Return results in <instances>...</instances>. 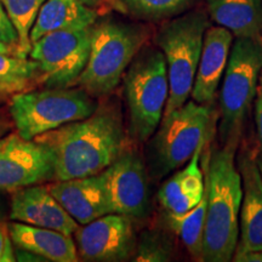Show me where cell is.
Masks as SVG:
<instances>
[{"label": "cell", "instance_id": "cell-13", "mask_svg": "<svg viewBox=\"0 0 262 262\" xmlns=\"http://www.w3.org/2000/svg\"><path fill=\"white\" fill-rule=\"evenodd\" d=\"M10 219L14 221L50 228L73 235L79 224L64 210L48 186L32 185L14 191L10 205Z\"/></svg>", "mask_w": 262, "mask_h": 262}, {"label": "cell", "instance_id": "cell-30", "mask_svg": "<svg viewBox=\"0 0 262 262\" xmlns=\"http://www.w3.org/2000/svg\"><path fill=\"white\" fill-rule=\"evenodd\" d=\"M10 127V125L8 124V122L4 119V118L0 117V137L6 135V131Z\"/></svg>", "mask_w": 262, "mask_h": 262}, {"label": "cell", "instance_id": "cell-23", "mask_svg": "<svg viewBox=\"0 0 262 262\" xmlns=\"http://www.w3.org/2000/svg\"><path fill=\"white\" fill-rule=\"evenodd\" d=\"M118 8L140 21H162L191 8L194 0H114Z\"/></svg>", "mask_w": 262, "mask_h": 262}, {"label": "cell", "instance_id": "cell-22", "mask_svg": "<svg viewBox=\"0 0 262 262\" xmlns=\"http://www.w3.org/2000/svg\"><path fill=\"white\" fill-rule=\"evenodd\" d=\"M38 80L39 68L34 61L0 51V85L6 94L27 91Z\"/></svg>", "mask_w": 262, "mask_h": 262}, {"label": "cell", "instance_id": "cell-24", "mask_svg": "<svg viewBox=\"0 0 262 262\" xmlns=\"http://www.w3.org/2000/svg\"><path fill=\"white\" fill-rule=\"evenodd\" d=\"M0 2L17 32L19 56L28 57L32 48L29 35L45 0H0Z\"/></svg>", "mask_w": 262, "mask_h": 262}, {"label": "cell", "instance_id": "cell-4", "mask_svg": "<svg viewBox=\"0 0 262 262\" xmlns=\"http://www.w3.org/2000/svg\"><path fill=\"white\" fill-rule=\"evenodd\" d=\"M210 21L205 10H187L169 18L157 32L156 44L164 54L168 67L169 100L164 116L183 106L191 97Z\"/></svg>", "mask_w": 262, "mask_h": 262}, {"label": "cell", "instance_id": "cell-27", "mask_svg": "<svg viewBox=\"0 0 262 262\" xmlns=\"http://www.w3.org/2000/svg\"><path fill=\"white\" fill-rule=\"evenodd\" d=\"M16 261L14 243L10 237L9 225L0 220V262Z\"/></svg>", "mask_w": 262, "mask_h": 262}, {"label": "cell", "instance_id": "cell-25", "mask_svg": "<svg viewBox=\"0 0 262 262\" xmlns=\"http://www.w3.org/2000/svg\"><path fill=\"white\" fill-rule=\"evenodd\" d=\"M135 261L163 262L173 258L172 242L160 232H145L137 242Z\"/></svg>", "mask_w": 262, "mask_h": 262}, {"label": "cell", "instance_id": "cell-16", "mask_svg": "<svg viewBox=\"0 0 262 262\" xmlns=\"http://www.w3.org/2000/svg\"><path fill=\"white\" fill-rule=\"evenodd\" d=\"M234 35L221 26H209L203 41L191 97L196 103L210 104L221 83Z\"/></svg>", "mask_w": 262, "mask_h": 262}, {"label": "cell", "instance_id": "cell-2", "mask_svg": "<svg viewBox=\"0 0 262 262\" xmlns=\"http://www.w3.org/2000/svg\"><path fill=\"white\" fill-rule=\"evenodd\" d=\"M238 145L214 147L206 157V215L203 257L204 262L232 261L239 239L242 178L235 166Z\"/></svg>", "mask_w": 262, "mask_h": 262}, {"label": "cell", "instance_id": "cell-15", "mask_svg": "<svg viewBox=\"0 0 262 262\" xmlns=\"http://www.w3.org/2000/svg\"><path fill=\"white\" fill-rule=\"evenodd\" d=\"M242 178L239 239L234 253L262 250V175L254 153L242 152L238 158Z\"/></svg>", "mask_w": 262, "mask_h": 262}, {"label": "cell", "instance_id": "cell-18", "mask_svg": "<svg viewBox=\"0 0 262 262\" xmlns=\"http://www.w3.org/2000/svg\"><path fill=\"white\" fill-rule=\"evenodd\" d=\"M9 232L14 245L38 255L45 261L75 262L79 260L77 245L72 235L18 221L9 225Z\"/></svg>", "mask_w": 262, "mask_h": 262}, {"label": "cell", "instance_id": "cell-6", "mask_svg": "<svg viewBox=\"0 0 262 262\" xmlns=\"http://www.w3.org/2000/svg\"><path fill=\"white\" fill-rule=\"evenodd\" d=\"M262 71V37L234 38L222 81L220 145H239Z\"/></svg>", "mask_w": 262, "mask_h": 262}, {"label": "cell", "instance_id": "cell-8", "mask_svg": "<svg viewBox=\"0 0 262 262\" xmlns=\"http://www.w3.org/2000/svg\"><path fill=\"white\" fill-rule=\"evenodd\" d=\"M210 125V108L193 100L164 116L158 129L148 140L152 178L159 180L185 165L206 140Z\"/></svg>", "mask_w": 262, "mask_h": 262}, {"label": "cell", "instance_id": "cell-9", "mask_svg": "<svg viewBox=\"0 0 262 262\" xmlns=\"http://www.w3.org/2000/svg\"><path fill=\"white\" fill-rule=\"evenodd\" d=\"M93 26L52 32L32 42L29 57L38 64V84L44 88L75 85L89 58Z\"/></svg>", "mask_w": 262, "mask_h": 262}, {"label": "cell", "instance_id": "cell-1", "mask_svg": "<svg viewBox=\"0 0 262 262\" xmlns=\"http://www.w3.org/2000/svg\"><path fill=\"white\" fill-rule=\"evenodd\" d=\"M50 150L55 181L102 172L125 149V130L116 100L98 104L95 112L35 137Z\"/></svg>", "mask_w": 262, "mask_h": 262}, {"label": "cell", "instance_id": "cell-34", "mask_svg": "<svg viewBox=\"0 0 262 262\" xmlns=\"http://www.w3.org/2000/svg\"><path fill=\"white\" fill-rule=\"evenodd\" d=\"M6 95H8V94L5 93V90L3 89V88H2V85H0V101H2L3 98H4V97L6 96Z\"/></svg>", "mask_w": 262, "mask_h": 262}, {"label": "cell", "instance_id": "cell-7", "mask_svg": "<svg viewBox=\"0 0 262 262\" xmlns=\"http://www.w3.org/2000/svg\"><path fill=\"white\" fill-rule=\"evenodd\" d=\"M98 103L81 88H45L21 91L10 98L9 113L16 131L26 140L78 120L95 112Z\"/></svg>", "mask_w": 262, "mask_h": 262}, {"label": "cell", "instance_id": "cell-28", "mask_svg": "<svg viewBox=\"0 0 262 262\" xmlns=\"http://www.w3.org/2000/svg\"><path fill=\"white\" fill-rule=\"evenodd\" d=\"M254 117L257 129L258 142H260V149L262 150V71L260 77H258L256 96H255L254 101Z\"/></svg>", "mask_w": 262, "mask_h": 262}, {"label": "cell", "instance_id": "cell-20", "mask_svg": "<svg viewBox=\"0 0 262 262\" xmlns=\"http://www.w3.org/2000/svg\"><path fill=\"white\" fill-rule=\"evenodd\" d=\"M211 21L234 38L262 37V0H205Z\"/></svg>", "mask_w": 262, "mask_h": 262}, {"label": "cell", "instance_id": "cell-10", "mask_svg": "<svg viewBox=\"0 0 262 262\" xmlns=\"http://www.w3.org/2000/svg\"><path fill=\"white\" fill-rule=\"evenodd\" d=\"M54 179L52 156L44 145L17 133L0 137V189L16 191Z\"/></svg>", "mask_w": 262, "mask_h": 262}, {"label": "cell", "instance_id": "cell-21", "mask_svg": "<svg viewBox=\"0 0 262 262\" xmlns=\"http://www.w3.org/2000/svg\"><path fill=\"white\" fill-rule=\"evenodd\" d=\"M206 215V194L192 210L185 214L176 215L165 212V222L169 229L173 232L192 258L202 261L203 245H204V228Z\"/></svg>", "mask_w": 262, "mask_h": 262}, {"label": "cell", "instance_id": "cell-32", "mask_svg": "<svg viewBox=\"0 0 262 262\" xmlns=\"http://www.w3.org/2000/svg\"><path fill=\"white\" fill-rule=\"evenodd\" d=\"M0 51H2V52H5V54L15 55V56H17V55H16V52H15L14 50H12L11 48H9L8 45L3 44V42H0Z\"/></svg>", "mask_w": 262, "mask_h": 262}, {"label": "cell", "instance_id": "cell-33", "mask_svg": "<svg viewBox=\"0 0 262 262\" xmlns=\"http://www.w3.org/2000/svg\"><path fill=\"white\" fill-rule=\"evenodd\" d=\"M255 157H256V162H257L258 169H260L261 175H262V150L258 149V152L255 153Z\"/></svg>", "mask_w": 262, "mask_h": 262}, {"label": "cell", "instance_id": "cell-29", "mask_svg": "<svg viewBox=\"0 0 262 262\" xmlns=\"http://www.w3.org/2000/svg\"><path fill=\"white\" fill-rule=\"evenodd\" d=\"M232 261L234 262H262V250H250L244 253H234Z\"/></svg>", "mask_w": 262, "mask_h": 262}, {"label": "cell", "instance_id": "cell-31", "mask_svg": "<svg viewBox=\"0 0 262 262\" xmlns=\"http://www.w3.org/2000/svg\"><path fill=\"white\" fill-rule=\"evenodd\" d=\"M79 2L83 3L84 5L89 6V8H96V6H98L101 4V3L103 2V0H79Z\"/></svg>", "mask_w": 262, "mask_h": 262}, {"label": "cell", "instance_id": "cell-12", "mask_svg": "<svg viewBox=\"0 0 262 262\" xmlns=\"http://www.w3.org/2000/svg\"><path fill=\"white\" fill-rule=\"evenodd\" d=\"M103 172L111 212L130 219L145 217L149 210V187L140 156L124 149Z\"/></svg>", "mask_w": 262, "mask_h": 262}, {"label": "cell", "instance_id": "cell-35", "mask_svg": "<svg viewBox=\"0 0 262 262\" xmlns=\"http://www.w3.org/2000/svg\"><path fill=\"white\" fill-rule=\"evenodd\" d=\"M0 219H2V209H0Z\"/></svg>", "mask_w": 262, "mask_h": 262}, {"label": "cell", "instance_id": "cell-3", "mask_svg": "<svg viewBox=\"0 0 262 262\" xmlns=\"http://www.w3.org/2000/svg\"><path fill=\"white\" fill-rule=\"evenodd\" d=\"M148 37V28L143 25L113 17L96 21L88 63L75 85L95 98L113 93Z\"/></svg>", "mask_w": 262, "mask_h": 262}, {"label": "cell", "instance_id": "cell-17", "mask_svg": "<svg viewBox=\"0 0 262 262\" xmlns=\"http://www.w3.org/2000/svg\"><path fill=\"white\" fill-rule=\"evenodd\" d=\"M206 140L185 164V168L179 170L160 186L158 202L165 212L176 215L185 214L199 204L204 196L205 179L201 169V155Z\"/></svg>", "mask_w": 262, "mask_h": 262}, {"label": "cell", "instance_id": "cell-26", "mask_svg": "<svg viewBox=\"0 0 262 262\" xmlns=\"http://www.w3.org/2000/svg\"><path fill=\"white\" fill-rule=\"evenodd\" d=\"M0 42L8 45L9 48H11L16 52L17 56H19L17 32H16L11 19L9 18L8 14H6L2 2H0Z\"/></svg>", "mask_w": 262, "mask_h": 262}, {"label": "cell", "instance_id": "cell-11", "mask_svg": "<svg viewBox=\"0 0 262 262\" xmlns=\"http://www.w3.org/2000/svg\"><path fill=\"white\" fill-rule=\"evenodd\" d=\"M78 255L84 261L119 262L135 255L137 239L133 219L120 214L101 216L74 232Z\"/></svg>", "mask_w": 262, "mask_h": 262}, {"label": "cell", "instance_id": "cell-19", "mask_svg": "<svg viewBox=\"0 0 262 262\" xmlns=\"http://www.w3.org/2000/svg\"><path fill=\"white\" fill-rule=\"evenodd\" d=\"M97 21V12L79 0H45L31 31V42L52 32L83 29Z\"/></svg>", "mask_w": 262, "mask_h": 262}, {"label": "cell", "instance_id": "cell-5", "mask_svg": "<svg viewBox=\"0 0 262 262\" xmlns=\"http://www.w3.org/2000/svg\"><path fill=\"white\" fill-rule=\"evenodd\" d=\"M129 111V133L147 142L162 122L169 100L168 67L159 48L143 47L123 77Z\"/></svg>", "mask_w": 262, "mask_h": 262}, {"label": "cell", "instance_id": "cell-14", "mask_svg": "<svg viewBox=\"0 0 262 262\" xmlns=\"http://www.w3.org/2000/svg\"><path fill=\"white\" fill-rule=\"evenodd\" d=\"M48 188L81 226L111 212L103 171L86 178L60 180Z\"/></svg>", "mask_w": 262, "mask_h": 262}]
</instances>
